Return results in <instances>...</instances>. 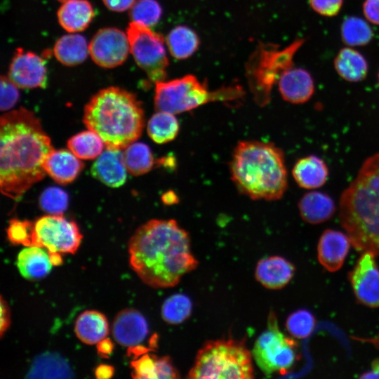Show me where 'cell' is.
Returning a JSON list of instances; mask_svg holds the SVG:
<instances>
[{
	"mask_svg": "<svg viewBox=\"0 0 379 379\" xmlns=\"http://www.w3.org/2000/svg\"><path fill=\"white\" fill-rule=\"evenodd\" d=\"M128 253L131 268L154 288L176 286L198 266L188 232L173 219H152L142 225L129 239Z\"/></svg>",
	"mask_w": 379,
	"mask_h": 379,
	"instance_id": "obj_1",
	"label": "cell"
},
{
	"mask_svg": "<svg viewBox=\"0 0 379 379\" xmlns=\"http://www.w3.org/2000/svg\"><path fill=\"white\" fill-rule=\"evenodd\" d=\"M54 148L40 120L24 108L8 112L0 120V188L19 199L46 173L44 163Z\"/></svg>",
	"mask_w": 379,
	"mask_h": 379,
	"instance_id": "obj_2",
	"label": "cell"
},
{
	"mask_svg": "<svg viewBox=\"0 0 379 379\" xmlns=\"http://www.w3.org/2000/svg\"><path fill=\"white\" fill-rule=\"evenodd\" d=\"M338 205L340 224L355 249L379 255V152L363 162Z\"/></svg>",
	"mask_w": 379,
	"mask_h": 379,
	"instance_id": "obj_3",
	"label": "cell"
},
{
	"mask_svg": "<svg viewBox=\"0 0 379 379\" xmlns=\"http://www.w3.org/2000/svg\"><path fill=\"white\" fill-rule=\"evenodd\" d=\"M230 169L238 191L251 199L279 200L287 190L284 154L273 143L239 142L233 150Z\"/></svg>",
	"mask_w": 379,
	"mask_h": 379,
	"instance_id": "obj_4",
	"label": "cell"
},
{
	"mask_svg": "<svg viewBox=\"0 0 379 379\" xmlns=\"http://www.w3.org/2000/svg\"><path fill=\"white\" fill-rule=\"evenodd\" d=\"M84 123L99 135L107 148L122 150L142 134L144 110L135 95L111 86L98 91L86 105Z\"/></svg>",
	"mask_w": 379,
	"mask_h": 379,
	"instance_id": "obj_5",
	"label": "cell"
},
{
	"mask_svg": "<svg viewBox=\"0 0 379 379\" xmlns=\"http://www.w3.org/2000/svg\"><path fill=\"white\" fill-rule=\"evenodd\" d=\"M252 359V353L241 340H209L198 351L187 378L251 379L254 378Z\"/></svg>",
	"mask_w": 379,
	"mask_h": 379,
	"instance_id": "obj_6",
	"label": "cell"
},
{
	"mask_svg": "<svg viewBox=\"0 0 379 379\" xmlns=\"http://www.w3.org/2000/svg\"><path fill=\"white\" fill-rule=\"evenodd\" d=\"M155 84V109L174 114L192 110L210 102H232L244 94L243 88L237 84L211 91L206 82L200 81L192 74Z\"/></svg>",
	"mask_w": 379,
	"mask_h": 379,
	"instance_id": "obj_7",
	"label": "cell"
},
{
	"mask_svg": "<svg viewBox=\"0 0 379 379\" xmlns=\"http://www.w3.org/2000/svg\"><path fill=\"white\" fill-rule=\"evenodd\" d=\"M303 43V39H297L281 50L274 44H260L251 55L246 66V77L259 106L270 102L274 84L284 70L293 67L294 55Z\"/></svg>",
	"mask_w": 379,
	"mask_h": 379,
	"instance_id": "obj_8",
	"label": "cell"
},
{
	"mask_svg": "<svg viewBox=\"0 0 379 379\" xmlns=\"http://www.w3.org/2000/svg\"><path fill=\"white\" fill-rule=\"evenodd\" d=\"M252 356L267 375L286 372L298 359L297 342L279 329L274 312L270 314L266 329L255 342Z\"/></svg>",
	"mask_w": 379,
	"mask_h": 379,
	"instance_id": "obj_9",
	"label": "cell"
},
{
	"mask_svg": "<svg viewBox=\"0 0 379 379\" xmlns=\"http://www.w3.org/2000/svg\"><path fill=\"white\" fill-rule=\"evenodd\" d=\"M126 34L130 51L137 65L152 81H164L168 66L164 37L149 27L133 21L129 24Z\"/></svg>",
	"mask_w": 379,
	"mask_h": 379,
	"instance_id": "obj_10",
	"label": "cell"
},
{
	"mask_svg": "<svg viewBox=\"0 0 379 379\" xmlns=\"http://www.w3.org/2000/svg\"><path fill=\"white\" fill-rule=\"evenodd\" d=\"M82 234L77 225L61 215L51 214L39 218L34 225L33 245L48 253H74Z\"/></svg>",
	"mask_w": 379,
	"mask_h": 379,
	"instance_id": "obj_11",
	"label": "cell"
},
{
	"mask_svg": "<svg viewBox=\"0 0 379 379\" xmlns=\"http://www.w3.org/2000/svg\"><path fill=\"white\" fill-rule=\"evenodd\" d=\"M88 50L97 65L105 68H113L126 60L130 51V44L127 34L121 30L106 27L94 35Z\"/></svg>",
	"mask_w": 379,
	"mask_h": 379,
	"instance_id": "obj_12",
	"label": "cell"
},
{
	"mask_svg": "<svg viewBox=\"0 0 379 379\" xmlns=\"http://www.w3.org/2000/svg\"><path fill=\"white\" fill-rule=\"evenodd\" d=\"M375 255L363 253L348 275L357 300L370 307H379V268Z\"/></svg>",
	"mask_w": 379,
	"mask_h": 379,
	"instance_id": "obj_13",
	"label": "cell"
},
{
	"mask_svg": "<svg viewBox=\"0 0 379 379\" xmlns=\"http://www.w3.org/2000/svg\"><path fill=\"white\" fill-rule=\"evenodd\" d=\"M8 77L19 88H44L47 83L46 62L34 53L18 48L11 62Z\"/></svg>",
	"mask_w": 379,
	"mask_h": 379,
	"instance_id": "obj_14",
	"label": "cell"
},
{
	"mask_svg": "<svg viewBox=\"0 0 379 379\" xmlns=\"http://www.w3.org/2000/svg\"><path fill=\"white\" fill-rule=\"evenodd\" d=\"M149 333L145 317L134 309H125L115 317L112 325L114 340L120 345L134 347L144 341Z\"/></svg>",
	"mask_w": 379,
	"mask_h": 379,
	"instance_id": "obj_15",
	"label": "cell"
},
{
	"mask_svg": "<svg viewBox=\"0 0 379 379\" xmlns=\"http://www.w3.org/2000/svg\"><path fill=\"white\" fill-rule=\"evenodd\" d=\"M282 98L292 104L307 102L314 93L315 86L310 73L305 69L291 67L284 70L278 80Z\"/></svg>",
	"mask_w": 379,
	"mask_h": 379,
	"instance_id": "obj_16",
	"label": "cell"
},
{
	"mask_svg": "<svg viewBox=\"0 0 379 379\" xmlns=\"http://www.w3.org/2000/svg\"><path fill=\"white\" fill-rule=\"evenodd\" d=\"M350 244L347 234L335 230H324L317 246L320 264L329 272L338 271L345 261Z\"/></svg>",
	"mask_w": 379,
	"mask_h": 379,
	"instance_id": "obj_17",
	"label": "cell"
},
{
	"mask_svg": "<svg viewBox=\"0 0 379 379\" xmlns=\"http://www.w3.org/2000/svg\"><path fill=\"white\" fill-rule=\"evenodd\" d=\"M294 265L283 257L272 255L260 259L255 267V279L265 288L281 289L292 279Z\"/></svg>",
	"mask_w": 379,
	"mask_h": 379,
	"instance_id": "obj_18",
	"label": "cell"
},
{
	"mask_svg": "<svg viewBox=\"0 0 379 379\" xmlns=\"http://www.w3.org/2000/svg\"><path fill=\"white\" fill-rule=\"evenodd\" d=\"M126 168L121 150L107 148L93 163L92 175L110 187H119L126 180Z\"/></svg>",
	"mask_w": 379,
	"mask_h": 379,
	"instance_id": "obj_19",
	"label": "cell"
},
{
	"mask_svg": "<svg viewBox=\"0 0 379 379\" xmlns=\"http://www.w3.org/2000/svg\"><path fill=\"white\" fill-rule=\"evenodd\" d=\"M70 150L53 149L46 158L44 168L57 182L66 185L74 181L84 168V164Z\"/></svg>",
	"mask_w": 379,
	"mask_h": 379,
	"instance_id": "obj_20",
	"label": "cell"
},
{
	"mask_svg": "<svg viewBox=\"0 0 379 379\" xmlns=\"http://www.w3.org/2000/svg\"><path fill=\"white\" fill-rule=\"evenodd\" d=\"M328 171L327 164L321 158L309 155L295 162L292 175L299 187L314 190L322 187L327 182Z\"/></svg>",
	"mask_w": 379,
	"mask_h": 379,
	"instance_id": "obj_21",
	"label": "cell"
},
{
	"mask_svg": "<svg viewBox=\"0 0 379 379\" xmlns=\"http://www.w3.org/2000/svg\"><path fill=\"white\" fill-rule=\"evenodd\" d=\"M298 207L302 219L312 225L327 221L336 211L333 199L328 194L319 191H310L302 195Z\"/></svg>",
	"mask_w": 379,
	"mask_h": 379,
	"instance_id": "obj_22",
	"label": "cell"
},
{
	"mask_svg": "<svg viewBox=\"0 0 379 379\" xmlns=\"http://www.w3.org/2000/svg\"><path fill=\"white\" fill-rule=\"evenodd\" d=\"M132 377L141 379H175L180 374L168 356L145 354L131 364Z\"/></svg>",
	"mask_w": 379,
	"mask_h": 379,
	"instance_id": "obj_23",
	"label": "cell"
},
{
	"mask_svg": "<svg viewBox=\"0 0 379 379\" xmlns=\"http://www.w3.org/2000/svg\"><path fill=\"white\" fill-rule=\"evenodd\" d=\"M95 15L91 3L86 0H70L64 2L58 11L60 25L69 32L84 30Z\"/></svg>",
	"mask_w": 379,
	"mask_h": 379,
	"instance_id": "obj_24",
	"label": "cell"
},
{
	"mask_svg": "<svg viewBox=\"0 0 379 379\" xmlns=\"http://www.w3.org/2000/svg\"><path fill=\"white\" fill-rule=\"evenodd\" d=\"M74 331L77 338L87 345L98 344L109 333L107 317L95 310H86L77 317Z\"/></svg>",
	"mask_w": 379,
	"mask_h": 379,
	"instance_id": "obj_25",
	"label": "cell"
},
{
	"mask_svg": "<svg viewBox=\"0 0 379 379\" xmlns=\"http://www.w3.org/2000/svg\"><path fill=\"white\" fill-rule=\"evenodd\" d=\"M17 266L21 275L29 280L45 277L53 266L43 248L27 246L18 255Z\"/></svg>",
	"mask_w": 379,
	"mask_h": 379,
	"instance_id": "obj_26",
	"label": "cell"
},
{
	"mask_svg": "<svg viewBox=\"0 0 379 379\" xmlns=\"http://www.w3.org/2000/svg\"><path fill=\"white\" fill-rule=\"evenodd\" d=\"M334 67L338 74L350 82L364 80L368 69L365 58L351 48H344L338 52L334 60Z\"/></svg>",
	"mask_w": 379,
	"mask_h": 379,
	"instance_id": "obj_27",
	"label": "cell"
},
{
	"mask_svg": "<svg viewBox=\"0 0 379 379\" xmlns=\"http://www.w3.org/2000/svg\"><path fill=\"white\" fill-rule=\"evenodd\" d=\"M89 52L86 39L80 34H67L55 44L53 53L57 60L67 66H75L83 62Z\"/></svg>",
	"mask_w": 379,
	"mask_h": 379,
	"instance_id": "obj_28",
	"label": "cell"
},
{
	"mask_svg": "<svg viewBox=\"0 0 379 379\" xmlns=\"http://www.w3.org/2000/svg\"><path fill=\"white\" fill-rule=\"evenodd\" d=\"M199 43V38L197 33L185 25L174 27L166 38L169 52L177 60L190 58L197 51Z\"/></svg>",
	"mask_w": 379,
	"mask_h": 379,
	"instance_id": "obj_29",
	"label": "cell"
},
{
	"mask_svg": "<svg viewBox=\"0 0 379 379\" xmlns=\"http://www.w3.org/2000/svg\"><path fill=\"white\" fill-rule=\"evenodd\" d=\"M175 114L157 111L149 119L147 131L150 138L157 144H165L178 135L180 124Z\"/></svg>",
	"mask_w": 379,
	"mask_h": 379,
	"instance_id": "obj_30",
	"label": "cell"
},
{
	"mask_svg": "<svg viewBox=\"0 0 379 379\" xmlns=\"http://www.w3.org/2000/svg\"><path fill=\"white\" fill-rule=\"evenodd\" d=\"M127 171L133 175H141L150 171L154 159L148 145L143 142H133L123 152Z\"/></svg>",
	"mask_w": 379,
	"mask_h": 379,
	"instance_id": "obj_31",
	"label": "cell"
},
{
	"mask_svg": "<svg viewBox=\"0 0 379 379\" xmlns=\"http://www.w3.org/2000/svg\"><path fill=\"white\" fill-rule=\"evenodd\" d=\"M105 145L99 135L90 129L74 135L67 141L69 149L80 159L98 158L102 153Z\"/></svg>",
	"mask_w": 379,
	"mask_h": 379,
	"instance_id": "obj_32",
	"label": "cell"
},
{
	"mask_svg": "<svg viewBox=\"0 0 379 379\" xmlns=\"http://www.w3.org/2000/svg\"><path fill=\"white\" fill-rule=\"evenodd\" d=\"M71 370L62 357L51 353L36 358L29 372V378H69Z\"/></svg>",
	"mask_w": 379,
	"mask_h": 379,
	"instance_id": "obj_33",
	"label": "cell"
},
{
	"mask_svg": "<svg viewBox=\"0 0 379 379\" xmlns=\"http://www.w3.org/2000/svg\"><path fill=\"white\" fill-rule=\"evenodd\" d=\"M343 41L350 46H364L368 44L373 33L366 21L357 16L347 17L340 28Z\"/></svg>",
	"mask_w": 379,
	"mask_h": 379,
	"instance_id": "obj_34",
	"label": "cell"
},
{
	"mask_svg": "<svg viewBox=\"0 0 379 379\" xmlns=\"http://www.w3.org/2000/svg\"><path fill=\"white\" fill-rule=\"evenodd\" d=\"M192 311L190 298L182 293H176L165 300L161 307V317L170 324H180L190 317Z\"/></svg>",
	"mask_w": 379,
	"mask_h": 379,
	"instance_id": "obj_35",
	"label": "cell"
},
{
	"mask_svg": "<svg viewBox=\"0 0 379 379\" xmlns=\"http://www.w3.org/2000/svg\"><path fill=\"white\" fill-rule=\"evenodd\" d=\"M316 324L315 317L309 310L302 309L291 313L286 321L288 332L294 338L304 339L313 332Z\"/></svg>",
	"mask_w": 379,
	"mask_h": 379,
	"instance_id": "obj_36",
	"label": "cell"
},
{
	"mask_svg": "<svg viewBox=\"0 0 379 379\" xmlns=\"http://www.w3.org/2000/svg\"><path fill=\"white\" fill-rule=\"evenodd\" d=\"M161 15L162 8L156 0H138L130 11L133 22L148 27L155 25Z\"/></svg>",
	"mask_w": 379,
	"mask_h": 379,
	"instance_id": "obj_37",
	"label": "cell"
},
{
	"mask_svg": "<svg viewBox=\"0 0 379 379\" xmlns=\"http://www.w3.org/2000/svg\"><path fill=\"white\" fill-rule=\"evenodd\" d=\"M41 208L50 214L61 215L67 208L68 196L58 187L46 189L40 196Z\"/></svg>",
	"mask_w": 379,
	"mask_h": 379,
	"instance_id": "obj_38",
	"label": "cell"
},
{
	"mask_svg": "<svg viewBox=\"0 0 379 379\" xmlns=\"http://www.w3.org/2000/svg\"><path fill=\"white\" fill-rule=\"evenodd\" d=\"M34 225L28 220H11L7 229L8 240L15 245L32 246Z\"/></svg>",
	"mask_w": 379,
	"mask_h": 379,
	"instance_id": "obj_39",
	"label": "cell"
},
{
	"mask_svg": "<svg viewBox=\"0 0 379 379\" xmlns=\"http://www.w3.org/2000/svg\"><path fill=\"white\" fill-rule=\"evenodd\" d=\"M19 99L18 86L8 78L1 77V110L8 111L11 109Z\"/></svg>",
	"mask_w": 379,
	"mask_h": 379,
	"instance_id": "obj_40",
	"label": "cell"
},
{
	"mask_svg": "<svg viewBox=\"0 0 379 379\" xmlns=\"http://www.w3.org/2000/svg\"><path fill=\"white\" fill-rule=\"evenodd\" d=\"M310 7L318 14L333 17L339 13L343 0H309Z\"/></svg>",
	"mask_w": 379,
	"mask_h": 379,
	"instance_id": "obj_41",
	"label": "cell"
},
{
	"mask_svg": "<svg viewBox=\"0 0 379 379\" xmlns=\"http://www.w3.org/2000/svg\"><path fill=\"white\" fill-rule=\"evenodd\" d=\"M363 13L368 21L379 25V0H365Z\"/></svg>",
	"mask_w": 379,
	"mask_h": 379,
	"instance_id": "obj_42",
	"label": "cell"
},
{
	"mask_svg": "<svg viewBox=\"0 0 379 379\" xmlns=\"http://www.w3.org/2000/svg\"><path fill=\"white\" fill-rule=\"evenodd\" d=\"M1 326L0 334L1 337L8 329L11 324V313L7 302L1 297Z\"/></svg>",
	"mask_w": 379,
	"mask_h": 379,
	"instance_id": "obj_43",
	"label": "cell"
},
{
	"mask_svg": "<svg viewBox=\"0 0 379 379\" xmlns=\"http://www.w3.org/2000/svg\"><path fill=\"white\" fill-rule=\"evenodd\" d=\"M105 5L109 9L122 12L131 8L135 4V0H102Z\"/></svg>",
	"mask_w": 379,
	"mask_h": 379,
	"instance_id": "obj_44",
	"label": "cell"
},
{
	"mask_svg": "<svg viewBox=\"0 0 379 379\" xmlns=\"http://www.w3.org/2000/svg\"><path fill=\"white\" fill-rule=\"evenodd\" d=\"M97 345L98 354L102 357H107L113 351L114 345L112 342L108 338H105Z\"/></svg>",
	"mask_w": 379,
	"mask_h": 379,
	"instance_id": "obj_45",
	"label": "cell"
},
{
	"mask_svg": "<svg viewBox=\"0 0 379 379\" xmlns=\"http://www.w3.org/2000/svg\"><path fill=\"white\" fill-rule=\"evenodd\" d=\"M114 368L107 364L99 365L95 370L97 378H109L114 375Z\"/></svg>",
	"mask_w": 379,
	"mask_h": 379,
	"instance_id": "obj_46",
	"label": "cell"
},
{
	"mask_svg": "<svg viewBox=\"0 0 379 379\" xmlns=\"http://www.w3.org/2000/svg\"><path fill=\"white\" fill-rule=\"evenodd\" d=\"M361 378H379V359H375L371 364V370L363 373Z\"/></svg>",
	"mask_w": 379,
	"mask_h": 379,
	"instance_id": "obj_47",
	"label": "cell"
},
{
	"mask_svg": "<svg viewBox=\"0 0 379 379\" xmlns=\"http://www.w3.org/2000/svg\"><path fill=\"white\" fill-rule=\"evenodd\" d=\"M161 199L164 204L166 205H172L177 204L179 201V199L177 194L171 190L167 191L161 196Z\"/></svg>",
	"mask_w": 379,
	"mask_h": 379,
	"instance_id": "obj_48",
	"label": "cell"
},
{
	"mask_svg": "<svg viewBox=\"0 0 379 379\" xmlns=\"http://www.w3.org/2000/svg\"><path fill=\"white\" fill-rule=\"evenodd\" d=\"M51 262L53 265H60L62 263V259L60 253H48Z\"/></svg>",
	"mask_w": 379,
	"mask_h": 379,
	"instance_id": "obj_49",
	"label": "cell"
},
{
	"mask_svg": "<svg viewBox=\"0 0 379 379\" xmlns=\"http://www.w3.org/2000/svg\"><path fill=\"white\" fill-rule=\"evenodd\" d=\"M371 342L375 345V347H379V333L377 337L374 339H372Z\"/></svg>",
	"mask_w": 379,
	"mask_h": 379,
	"instance_id": "obj_50",
	"label": "cell"
},
{
	"mask_svg": "<svg viewBox=\"0 0 379 379\" xmlns=\"http://www.w3.org/2000/svg\"><path fill=\"white\" fill-rule=\"evenodd\" d=\"M62 3H64V2H66V1H70V0H58Z\"/></svg>",
	"mask_w": 379,
	"mask_h": 379,
	"instance_id": "obj_51",
	"label": "cell"
},
{
	"mask_svg": "<svg viewBox=\"0 0 379 379\" xmlns=\"http://www.w3.org/2000/svg\"><path fill=\"white\" fill-rule=\"evenodd\" d=\"M378 84H379V72H378Z\"/></svg>",
	"mask_w": 379,
	"mask_h": 379,
	"instance_id": "obj_52",
	"label": "cell"
}]
</instances>
